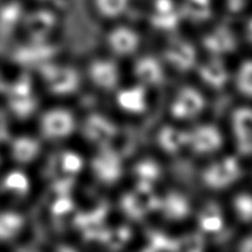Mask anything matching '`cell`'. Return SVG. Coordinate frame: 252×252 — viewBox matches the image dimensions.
<instances>
[{
    "mask_svg": "<svg viewBox=\"0 0 252 252\" xmlns=\"http://www.w3.org/2000/svg\"><path fill=\"white\" fill-rule=\"evenodd\" d=\"M121 207L128 218L138 220L145 217L151 211L158 209L159 199L153 192L152 186L138 183L135 190L123 196Z\"/></svg>",
    "mask_w": 252,
    "mask_h": 252,
    "instance_id": "1",
    "label": "cell"
},
{
    "mask_svg": "<svg viewBox=\"0 0 252 252\" xmlns=\"http://www.w3.org/2000/svg\"><path fill=\"white\" fill-rule=\"evenodd\" d=\"M41 74L49 91L57 95L71 94L79 88V74L73 67L44 64L41 66Z\"/></svg>",
    "mask_w": 252,
    "mask_h": 252,
    "instance_id": "2",
    "label": "cell"
},
{
    "mask_svg": "<svg viewBox=\"0 0 252 252\" xmlns=\"http://www.w3.org/2000/svg\"><path fill=\"white\" fill-rule=\"evenodd\" d=\"M240 175L241 168L237 158L229 156L207 167L202 174V179L209 188L218 190L232 185L238 181Z\"/></svg>",
    "mask_w": 252,
    "mask_h": 252,
    "instance_id": "3",
    "label": "cell"
},
{
    "mask_svg": "<svg viewBox=\"0 0 252 252\" xmlns=\"http://www.w3.org/2000/svg\"><path fill=\"white\" fill-rule=\"evenodd\" d=\"M92 170L101 183L105 185H112L118 183L122 176V160L118 153L107 145H104L92 159Z\"/></svg>",
    "mask_w": 252,
    "mask_h": 252,
    "instance_id": "4",
    "label": "cell"
},
{
    "mask_svg": "<svg viewBox=\"0 0 252 252\" xmlns=\"http://www.w3.org/2000/svg\"><path fill=\"white\" fill-rule=\"evenodd\" d=\"M40 128L47 138H65L75 128V120L71 112L64 109L49 110L40 120Z\"/></svg>",
    "mask_w": 252,
    "mask_h": 252,
    "instance_id": "5",
    "label": "cell"
},
{
    "mask_svg": "<svg viewBox=\"0 0 252 252\" xmlns=\"http://www.w3.org/2000/svg\"><path fill=\"white\" fill-rule=\"evenodd\" d=\"M232 128L237 150L241 155H252V109L240 107L232 114Z\"/></svg>",
    "mask_w": 252,
    "mask_h": 252,
    "instance_id": "6",
    "label": "cell"
},
{
    "mask_svg": "<svg viewBox=\"0 0 252 252\" xmlns=\"http://www.w3.org/2000/svg\"><path fill=\"white\" fill-rule=\"evenodd\" d=\"M222 137L214 125H200L188 133L187 145L198 154H208L221 147Z\"/></svg>",
    "mask_w": 252,
    "mask_h": 252,
    "instance_id": "7",
    "label": "cell"
},
{
    "mask_svg": "<svg viewBox=\"0 0 252 252\" xmlns=\"http://www.w3.org/2000/svg\"><path fill=\"white\" fill-rule=\"evenodd\" d=\"M205 100L197 90L184 88L179 91L172 105V114L178 120L191 119L204 110Z\"/></svg>",
    "mask_w": 252,
    "mask_h": 252,
    "instance_id": "8",
    "label": "cell"
},
{
    "mask_svg": "<svg viewBox=\"0 0 252 252\" xmlns=\"http://www.w3.org/2000/svg\"><path fill=\"white\" fill-rule=\"evenodd\" d=\"M22 21L30 39L33 42H42L55 28L56 17L51 11L37 10L24 17Z\"/></svg>",
    "mask_w": 252,
    "mask_h": 252,
    "instance_id": "9",
    "label": "cell"
},
{
    "mask_svg": "<svg viewBox=\"0 0 252 252\" xmlns=\"http://www.w3.org/2000/svg\"><path fill=\"white\" fill-rule=\"evenodd\" d=\"M116 134V126L104 116L93 114L85 120L83 135L90 142L100 146L107 145Z\"/></svg>",
    "mask_w": 252,
    "mask_h": 252,
    "instance_id": "10",
    "label": "cell"
},
{
    "mask_svg": "<svg viewBox=\"0 0 252 252\" xmlns=\"http://www.w3.org/2000/svg\"><path fill=\"white\" fill-rule=\"evenodd\" d=\"M165 59L181 71H188L195 65L196 51L190 43L177 40L169 44L165 51Z\"/></svg>",
    "mask_w": 252,
    "mask_h": 252,
    "instance_id": "11",
    "label": "cell"
},
{
    "mask_svg": "<svg viewBox=\"0 0 252 252\" xmlns=\"http://www.w3.org/2000/svg\"><path fill=\"white\" fill-rule=\"evenodd\" d=\"M90 76L96 87L112 90L119 82L120 73L114 62L106 60L94 61L90 66Z\"/></svg>",
    "mask_w": 252,
    "mask_h": 252,
    "instance_id": "12",
    "label": "cell"
},
{
    "mask_svg": "<svg viewBox=\"0 0 252 252\" xmlns=\"http://www.w3.org/2000/svg\"><path fill=\"white\" fill-rule=\"evenodd\" d=\"M109 44L116 55L128 56L136 51L139 46V37L133 30L120 27L110 33Z\"/></svg>",
    "mask_w": 252,
    "mask_h": 252,
    "instance_id": "13",
    "label": "cell"
},
{
    "mask_svg": "<svg viewBox=\"0 0 252 252\" xmlns=\"http://www.w3.org/2000/svg\"><path fill=\"white\" fill-rule=\"evenodd\" d=\"M158 209L169 220H183L190 214V205L182 193L172 191L159 199Z\"/></svg>",
    "mask_w": 252,
    "mask_h": 252,
    "instance_id": "14",
    "label": "cell"
},
{
    "mask_svg": "<svg viewBox=\"0 0 252 252\" xmlns=\"http://www.w3.org/2000/svg\"><path fill=\"white\" fill-rule=\"evenodd\" d=\"M41 145L38 139L31 136H18L11 141V156L17 163L29 164L37 158Z\"/></svg>",
    "mask_w": 252,
    "mask_h": 252,
    "instance_id": "15",
    "label": "cell"
},
{
    "mask_svg": "<svg viewBox=\"0 0 252 252\" xmlns=\"http://www.w3.org/2000/svg\"><path fill=\"white\" fill-rule=\"evenodd\" d=\"M204 46L214 55H224L236 50L237 40L230 30L220 27L204 39Z\"/></svg>",
    "mask_w": 252,
    "mask_h": 252,
    "instance_id": "16",
    "label": "cell"
},
{
    "mask_svg": "<svg viewBox=\"0 0 252 252\" xmlns=\"http://www.w3.org/2000/svg\"><path fill=\"white\" fill-rule=\"evenodd\" d=\"M199 75L205 83L215 89L224 87L229 79L226 65L218 58H214L202 64L199 69Z\"/></svg>",
    "mask_w": 252,
    "mask_h": 252,
    "instance_id": "17",
    "label": "cell"
},
{
    "mask_svg": "<svg viewBox=\"0 0 252 252\" xmlns=\"http://www.w3.org/2000/svg\"><path fill=\"white\" fill-rule=\"evenodd\" d=\"M135 74L144 84L156 85L163 82L164 72L158 61L153 57H144L135 64Z\"/></svg>",
    "mask_w": 252,
    "mask_h": 252,
    "instance_id": "18",
    "label": "cell"
},
{
    "mask_svg": "<svg viewBox=\"0 0 252 252\" xmlns=\"http://www.w3.org/2000/svg\"><path fill=\"white\" fill-rule=\"evenodd\" d=\"M118 103L123 110L130 113H143L146 110V90L143 87H135L121 91Z\"/></svg>",
    "mask_w": 252,
    "mask_h": 252,
    "instance_id": "19",
    "label": "cell"
},
{
    "mask_svg": "<svg viewBox=\"0 0 252 252\" xmlns=\"http://www.w3.org/2000/svg\"><path fill=\"white\" fill-rule=\"evenodd\" d=\"M24 19V10L19 2L10 1L0 8V34L11 33Z\"/></svg>",
    "mask_w": 252,
    "mask_h": 252,
    "instance_id": "20",
    "label": "cell"
},
{
    "mask_svg": "<svg viewBox=\"0 0 252 252\" xmlns=\"http://www.w3.org/2000/svg\"><path fill=\"white\" fill-rule=\"evenodd\" d=\"M25 219L16 211L0 213V241L12 240L21 232Z\"/></svg>",
    "mask_w": 252,
    "mask_h": 252,
    "instance_id": "21",
    "label": "cell"
},
{
    "mask_svg": "<svg viewBox=\"0 0 252 252\" xmlns=\"http://www.w3.org/2000/svg\"><path fill=\"white\" fill-rule=\"evenodd\" d=\"M188 133L179 130L172 126H166L159 132V146L167 153H176L187 145Z\"/></svg>",
    "mask_w": 252,
    "mask_h": 252,
    "instance_id": "22",
    "label": "cell"
},
{
    "mask_svg": "<svg viewBox=\"0 0 252 252\" xmlns=\"http://www.w3.org/2000/svg\"><path fill=\"white\" fill-rule=\"evenodd\" d=\"M199 226L202 231L208 233L221 230L223 227L222 213L216 202H209L201 210L199 215Z\"/></svg>",
    "mask_w": 252,
    "mask_h": 252,
    "instance_id": "23",
    "label": "cell"
},
{
    "mask_svg": "<svg viewBox=\"0 0 252 252\" xmlns=\"http://www.w3.org/2000/svg\"><path fill=\"white\" fill-rule=\"evenodd\" d=\"M9 109L19 119H28L37 110L38 101L33 93L25 95H8Z\"/></svg>",
    "mask_w": 252,
    "mask_h": 252,
    "instance_id": "24",
    "label": "cell"
},
{
    "mask_svg": "<svg viewBox=\"0 0 252 252\" xmlns=\"http://www.w3.org/2000/svg\"><path fill=\"white\" fill-rule=\"evenodd\" d=\"M52 55V48L42 42H34L32 46L25 47L18 52L17 59L24 63H34L44 61Z\"/></svg>",
    "mask_w": 252,
    "mask_h": 252,
    "instance_id": "25",
    "label": "cell"
},
{
    "mask_svg": "<svg viewBox=\"0 0 252 252\" xmlns=\"http://www.w3.org/2000/svg\"><path fill=\"white\" fill-rule=\"evenodd\" d=\"M2 187L7 191L16 195H25L30 188V181L27 175L21 170H12L4 176Z\"/></svg>",
    "mask_w": 252,
    "mask_h": 252,
    "instance_id": "26",
    "label": "cell"
},
{
    "mask_svg": "<svg viewBox=\"0 0 252 252\" xmlns=\"http://www.w3.org/2000/svg\"><path fill=\"white\" fill-rule=\"evenodd\" d=\"M134 173L138 177L139 184H145V185L152 186L160 175V168L156 161L152 159H146L135 166Z\"/></svg>",
    "mask_w": 252,
    "mask_h": 252,
    "instance_id": "27",
    "label": "cell"
},
{
    "mask_svg": "<svg viewBox=\"0 0 252 252\" xmlns=\"http://www.w3.org/2000/svg\"><path fill=\"white\" fill-rule=\"evenodd\" d=\"M148 251H176L177 242L173 238L158 231L148 233Z\"/></svg>",
    "mask_w": 252,
    "mask_h": 252,
    "instance_id": "28",
    "label": "cell"
},
{
    "mask_svg": "<svg viewBox=\"0 0 252 252\" xmlns=\"http://www.w3.org/2000/svg\"><path fill=\"white\" fill-rule=\"evenodd\" d=\"M185 12L190 19L195 21L208 19L211 15L210 0H187Z\"/></svg>",
    "mask_w": 252,
    "mask_h": 252,
    "instance_id": "29",
    "label": "cell"
},
{
    "mask_svg": "<svg viewBox=\"0 0 252 252\" xmlns=\"http://www.w3.org/2000/svg\"><path fill=\"white\" fill-rule=\"evenodd\" d=\"M236 85L241 94L252 97V60L244 62L239 67Z\"/></svg>",
    "mask_w": 252,
    "mask_h": 252,
    "instance_id": "30",
    "label": "cell"
},
{
    "mask_svg": "<svg viewBox=\"0 0 252 252\" xmlns=\"http://www.w3.org/2000/svg\"><path fill=\"white\" fill-rule=\"evenodd\" d=\"M130 237V231L127 227H120L111 231H105L102 236V240L112 249H120L124 246Z\"/></svg>",
    "mask_w": 252,
    "mask_h": 252,
    "instance_id": "31",
    "label": "cell"
},
{
    "mask_svg": "<svg viewBox=\"0 0 252 252\" xmlns=\"http://www.w3.org/2000/svg\"><path fill=\"white\" fill-rule=\"evenodd\" d=\"M127 0H96V6L103 16L116 17L124 11Z\"/></svg>",
    "mask_w": 252,
    "mask_h": 252,
    "instance_id": "32",
    "label": "cell"
},
{
    "mask_svg": "<svg viewBox=\"0 0 252 252\" xmlns=\"http://www.w3.org/2000/svg\"><path fill=\"white\" fill-rule=\"evenodd\" d=\"M233 205H235V209L238 217H239L242 221L252 222V196L251 195H247V193L239 195L235 199Z\"/></svg>",
    "mask_w": 252,
    "mask_h": 252,
    "instance_id": "33",
    "label": "cell"
},
{
    "mask_svg": "<svg viewBox=\"0 0 252 252\" xmlns=\"http://www.w3.org/2000/svg\"><path fill=\"white\" fill-rule=\"evenodd\" d=\"M61 167L66 174H76L83 167V159L74 152H65L61 157Z\"/></svg>",
    "mask_w": 252,
    "mask_h": 252,
    "instance_id": "34",
    "label": "cell"
},
{
    "mask_svg": "<svg viewBox=\"0 0 252 252\" xmlns=\"http://www.w3.org/2000/svg\"><path fill=\"white\" fill-rule=\"evenodd\" d=\"M177 250L179 251H200L204 249V238L199 233H191L177 239Z\"/></svg>",
    "mask_w": 252,
    "mask_h": 252,
    "instance_id": "35",
    "label": "cell"
},
{
    "mask_svg": "<svg viewBox=\"0 0 252 252\" xmlns=\"http://www.w3.org/2000/svg\"><path fill=\"white\" fill-rule=\"evenodd\" d=\"M153 25L159 29L168 30L173 29L178 22V15L174 10L170 12L159 13L156 12V15L153 17Z\"/></svg>",
    "mask_w": 252,
    "mask_h": 252,
    "instance_id": "36",
    "label": "cell"
},
{
    "mask_svg": "<svg viewBox=\"0 0 252 252\" xmlns=\"http://www.w3.org/2000/svg\"><path fill=\"white\" fill-rule=\"evenodd\" d=\"M73 204L67 195H60V197L55 201V204L52 205V213L56 216L64 215L72 209Z\"/></svg>",
    "mask_w": 252,
    "mask_h": 252,
    "instance_id": "37",
    "label": "cell"
},
{
    "mask_svg": "<svg viewBox=\"0 0 252 252\" xmlns=\"http://www.w3.org/2000/svg\"><path fill=\"white\" fill-rule=\"evenodd\" d=\"M9 138V121L4 112L0 110V143L6 142Z\"/></svg>",
    "mask_w": 252,
    "mask_h": 252,
    "instance_id": "38",
    "label": "cell"
},
{
    "mask_svg": "<svg viewBox=\"0 0 252 252\" xmlns=\"http://www.w3.org/2000/svg\"><path fill=\"white\" fill-rule=\"evenodd\" d=\"M156 9H157V12L159 13L173 11L174 10L173 1L172 0H156Z\"/></svg>",
    "mask_w": 252,
    "mask_h": 252,
    "instance_id": "39",
    "label": "cell"
},
{
    "mask_svg": "<svg viewBox=\"0 0 252 252\" xmlns=\"http://www.w3.org/2000/svg\"><path fill=\"white\" fill-rule=\"evenodd\" d=\"M241 251H249L252 252V236L246 238V239L241 242L240 246Z\"/></svg>",
    "mask_w": 252,
    "mask_h": 252,
    "instance_id": "40",
    "label": "cell"
},
{
    "mask_svg": "<svg viewBox=\"0 0 252 252\" xmlns=\"http://www.w3.org/2000/svg\"><path fill=\"white\" fill-rule=\"evenodd\" d=\"M8 82L6 81V79H4V76L0 73V94L2 93H6L7 89H8Z\"/></svg>",
    "mask_w": 252,
    "mask_h": 252,
    "instance_id": "41",
    "label": "cell"
},
{
    "mask_svg": "<svg viewBox=\"0 0 252 252\" xmlns=\"http://www.w3.org/2000/svg\"><path fill=\"white\" fill-rule=\"evenodd\" d=\"M248 38L252 42V20L249 22V29H248Z\"/></svg>",
    "mask_w": 252,
    "mask_h": 252,
    "instance_id": "42",
    "label": "cell"
}]
</instances>
